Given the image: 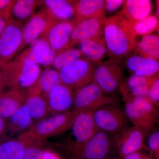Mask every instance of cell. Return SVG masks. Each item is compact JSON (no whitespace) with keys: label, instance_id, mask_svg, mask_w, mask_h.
<instances>
[{"label":"cell","instance_id":"cell-6","mask_svg":"<svg viewBox=\"0 0 159 159\" xmlns=\"http://www.w3.org/2000/svg\"><path fill=\"white\" fill-rule=\"evenodd\" d=\"M95 64L83 57L71 63L58 71L61 83L75 93L93 82Z\"/></svg>","mask_w":159,"mask_h":159},{"label":"cell","instance_id":"cell-19","mask_svg":"<svg viewBox=\"0 0 159 159\" xmlns=\"http://www.w3.org/2000/svg\"><path fill=\"white\" fill-rule=\"evenodd\" d=\"M25 97V93L16 88L3 92L0 96V117H11L24 105Z\"/></svg>","mask_w":159,"mask_h":159},{"label":"cell","instance_id":"cell-44","mask_svg":"<svg viewBox=\"0 0 159 159\" xmlns=\"http://www.w3.org/2000/svg\"><path fill=\"white\" fill-rule=\"evenodd\" d=\"M6 86V84L4 83L0 82V96L2 93L4 89Z\"/></svg>","mask_w":159,"mask_h":159},{"label":"cell","instance_id":"cell-29","mask_svg":"<svg viewBox=\"0 0 159 159\" xmlns=\"http://www.w3.org/2000/svg\"><path fill=\"white\" fill-rule=\"evenodd\" d=\"M38 3V1L33 0L14 1L11 4L10 11L16 19L26 20L33 14Z\"/></svg>","mask_w":159,"mask_h":159},{"label":"cell","instance_id":"cell-38","mask_svg":"<svg viewBox=\"0 0 159 159\" xmlns=\"http://www.w3.org/2000/svg\"><path fill=\"white\" fill-rule=\"evenodd\" d=\"M56 52L51 48L50 49L48 54L41 65L44 67H48L52 65L54 57L56 55Z\"/></svg>","mask_w":159,"mask_h":159},{"label":"cell","instance_id":"cell-3","mask_svg":"<svg viewBox=\"0 0 159 159\" xmlns=\"http://www.w3.org/2000/svg\"><path fill=\"white\" fill-rule=\"evenodd\" d=\"M117 152L115 137L99 130L85 144L68 152L69 159H105Z\"/></svg>","mask_w":159,"mask_h":159},{"label":"cell","instance_id":"cell-24","mask_svg":"<svg viewBox=\"0 0 159 159\" xmlns=\"http://www.w3.org/2000/svg\"><path fill=\"white\" fill-rule=\"evenodd\" d=\"M48 13L61 21L72 20L75 17L74 3L66 0H46L43 1Z\"/></svg>","mask_w":159,"mask_h":159},{"label":"cell","instance_id":"cell-23","mask_svg":"<svg viewBox=\"0 0 159 159\" xmlns=\"http://www.w3.org/2000/svg\"><path fill=\"white\" fill-rule=\"evenodd\" d=\"M31 47L21 56L19 61L25 65L41 64L48 56L50 46L45 39H38L31 43Z\"/></svg>","mask_w":159,"mask_h":159},{"label":"cell","instance_id":"cell-14","mask_svg":"<svg viewBox=\"0 0 159 159\" xmlns=\"http://www.w3.org/2000/svg\"><path fill=\"white\" fill-rule=\"evenodd\" d=\"M105 20L92 18L77 23L71 34L70 48L84 40L102 36L103 34L102 27Z\"/></svg>","mask_w":159,"mask_h":159},{"label":"cell","instance_id":"cell-41","mask_svg":"<svg viewBox=\"0 0 159 159\" xmlns=\"http://www.w3.org/2000/svg\"><path fill=\"white\" fill-rule=\"evenodd\" d=\"M42 159H60L59 156L51 150L44 151Z\"/></svg>","mask_w":159,"mask_h":159},{"label":"cell","instance_id":"cell-15","mask_svg":"<svg viewBox=\"0 0 159 159\" xmlns=\"http://www.w3.org/2000/svg\"><path fill=\"white\" fill-rule=\"evenodd\" d=\"M37 139L28 131L0 143V159H21L27 145Z\"/></svg>","mask_w":159,"mask_h":159},{"label":"cell","instance_id":"cell-40","mask_svg":"<svg viewBox=\"0 0 159 159\" xmlns=\"http://www.w3.org/2000/svg\"><path fill=\"white\" fill-rule=\"evenodd\" d=\"M8 11H9L10 10L8 9L6 11L0 13V34L6 28V25H7L8 19L6 18V16H8V13L10 12H9Z\"/></svg>","mask_w":159,"mask_h":159},{"label":"cell","instance_id":"cell-26","mask_svg":"<svg viewBox=\"0 0 159 159\" xmlns=\"http://www.w3.org/2000/svg\"><path fill=\"white\" fill-rule=\"evenodd\" d=\"M25 104L32 118L33 122L47 118L49 113L45 98L41 94L26 93Z\"/></svg>","mask_w":159,"mask_h":159},{"label":"cell","instance_id":"cell-47","mask_svg":"<svg viewBox=\"0 0 159 159\" xmlns=\"http://www.w3.org/2000/svg\"><path fill=\"white\" fill-rule=\"evenodd\" d=\"M3 11H0V13H1V12H2Z\"/></svg>","mask_w":159,"mask_h":159},{"label":"cell","instance_id":"cell-22","mask_svg":"<svg viewBox=\"0 0 159 159\" xmlns=\"http://www.w3.org/2000/svg\"><path fill=\"white\" fill-rule=\"evenodd\" d=\"M6 120L7 132L11 135L25 133L29 130L34 123L25 104Z\"/></svg>","mask_w":159,"mask_h":159},{"label":"cell","instance_id":"cell-34","mask_svg":"<svg viewBox=\"0 0 159 159\" xmlns=\"http://www.w3.org/2000/svg\"><path fill=\"white\" fill-rule=\"evenodd\" d=\"M148 135L147 149L155 159H159V130H152Z\"/></svg>","mask_w":159,"mask_h":159},{"label":"cell","instance_id":"cell-28","mask_svg":"<svg viewBox=\"0 0 159 159\" xmlns=\"http://www.w3.org/2000/svg\"><path fill=\"white\" fill-rule=\"evenodd\" d=\"M134 50L140 56L158 61L159 37L157 34L145 35L140 42H137Z\"/></svg>","mask_w":159,"mask_h":159},{"label":"cell","instance_id":"cell-35","mask_svg":"<svg viewBox=\"0 0 159 159\" xmlns=\"http://www.w3.org/2000/svg\"><path fill=\"white\" fill-rule=\"evenodd\" d=\"M149 102L157 107L159 102V78H157L151 86L145 97Z\"/></svg>","mask_w":159,"mask_h":159},{"label":"cell","instance_id":"cell-12","mask_svg":"<svg viewBox=\"0 0 159 159\" xmlns=\"http://www.w3.org/2000/svg\"><path fill=\"white\" fill-rule=\"evenodd\" d=\"M70 129L74 141L70 145L68 152L85 144L99 130L95 123L93 112L89 111L76 113Z\"/></svg>","mask_w":159,"mask_h":159},{"label":"cell","instance_id":"cell-4","mask_svg":"<svg viewBox=\"0 0 159 159\" xmlns=\"http://www.w3.org/2000/svg\"><path fill=\"white\" fill-rule=\"evenodd\" d=\"M118 102L116 97L106 93L93 81L75 93L71 110L75 114L82 111L93 113L107 106L118 104Z\"/></svg>","mask_w":159,"mask_h":159},{"label":"cell","instance_id":"cell-25","mask_svg":"<svg viewBox=\"0 0 159 159\" xmlns=\"http://www.w3.org/2000/svg\"><path fill=\"white\" fill-rule=\"evenodd\" d=\"M61 84L58 71L47 69L41 73L35 85L26 93L39 94L42 93L43 95H45Z\"/></svg>","mask_w":159,"mask_h":159},{"label":"cell","instance_id":"cell-42","mask_svg":"<svg viewBox=\"0 0 159 159\" xmlns=\"http://www.w3.org/2000/svg\"><path fill=\"white\" fill-rule=\"evenodd\" d=\"M13 1L9 0H0V11L9 9L11 6Z\"/></svg>","mask_w":159,"mask_h":159},{"label":"cell","instance_id":"cell-16","mask_svg":"<svg viewBox=\"0 0 159 159\" xmlns=\"http://www.w3.org/2000/svg\"><path fill=\"white\" fill-rule=\"evenodd\" d=\"M77 23L89 19L105 20V4L103 0H80L74 3Z\"/></svg>","mask_w":159,"mask_h":159},{"label":"cell","instance_id":"cell-32","mask_svg":"<svg viewBox=\"0 0 159 159\" xmlns=\"http://www.w3.org/2000/svg\"><path fill=\"white\" fill-rule=\"evenodd\" d=\"M159 74L153 77H145L131 75L126 80H124L120 89L121 93H124L131 89L141 87L151 84L157 78Z\"/></svg>","mask_w":159,"mask_h":159},{"label":"cell","instance_id":"cell-20","mask_svg":"<svg viewBox=\"0 0 159 159\" xmlns=\"http://www.w3.org/2000/svg\"><path fill=\"white\" fill-rule=\"evenodd\" d=\"M152 8L151 2L149 0H126L119 13L129 24H132L149 16Z\"/></svg>","mask_w":159,"mask_h":159},{"label":"cell","instance_id":"cell-11","mask_svg":"<svg viewBox=\"0 0 159 159\" xmlns=\"http://www.w3.org/2000/svg\"><path fill=\"white\" fill-rule=\"evenodd\" d=\"M148 136L145 132L136 126L126 127L115 137L117 152L123 159L131 153L144 150L148 151L145 139Z\"/></svg>","mask_w":159,"mask_h":159},{"label":"cell","instance_id":"cell-7","mask_svg":"<svg viewBox=\"0 0 159 159\" xmlns=\"http://www.w3.org/2000/svg\"><path fill=\"white\" fill-rule=\"evenodd\" d=\"M76 114L72 110L51 115L38 122H34L30 132L36 139L45 140L70 129Z\"/></svg>","mask_w":159,"mask_h":159},{"label":"cell","instance_id":"cell-10","mask_svg":"<svg viewBox=\"0 0 159 159\" xmlns=\"http://www.w3.org/2000/svg\"><path fill=\"white\" fill-rule=\"evenodd\" d=\"M23 29L19 21L8 19L6 28L0 34V61L2 66L20 49Z\"/></svg>","mask_w":159,"mask_h":159},{"label":"cell","instance_id":"cell-39","mask_svg":"<svg viewBox=\"0 0 159 159\" xmlns=\"http://www.w3.org/2000/svg\"><path fill=\"white\" fill-rule=\"evenodd\" d=\"M7 132V120L0 117V143L4 141V138Z\"/></svg>","mask_w":159,"mask_h":159},{"label":"cell","instance_id":"cell-18","mask_svg":"<svg viewBox=\"0 0 159 159\" xmlns=\"http://www.w3.org/2000/svg\"><path fill=\"white\" fill-rule=\"evenodd\" d=\"M125 66L132 75L151 77L159 74L158 61L139 55L128 56Z\"/></svg>","mask_w":159,"mask_h":159},{"label":"cell","instance_id":"cell-1","mask_svg":"<svg viewBox=\"0 0 159 159\" xmlns=\"http://www.w3.org/2000/svg\"><path fill=\"white\" fill-rule=\"evenodd\" d=\"M103 31L107 53L111 59L122 61L135 48L137 36L128 21L120 13L106 18Z\"/></svg>","mask_w":159,"mask_h":159},{"label":"cell","instance_id":"cell-45","mask_svg":"<svg viewBox=\"0 0 159 159\" xmlns=\"http://www.w3.org/2000/svg\"><path fill=\"white\" fill-rule=\"evenodd\" d=\"M105 159H122L121 158V157H112L108 158Z\"/></svg>","mask_w":159,"mask_h":159},{"label":"cell","instance_id":"cell-13","mask_svg":"<svg viewBox=\"0 0 159 159\" xmlns=\"http://www.w3.org/2000/svg\"><path fill=\"white\" fill-rule=\"evenodd\" d=\"M74 94L71 89L61 84L43 95L47 102L49 113L56 115L71 110Z\"/></svg>","mask_w":159,"mask_h":159},{"label":"cell","instance_id":"cell-30","mask_svg":"<svg viewBox=\"0 0 159 159\" xmlns=\"http://www.w3.org/2000/svg\"><path fill=\"white\" fill-rule=\"evenodd\" d=\"M79 49L69 48L56 53L52 65L59 71L64 67L77 59L82 58Z\"/></svg>","mask_w":159,"mask_h":159},{"label":"cell","instance_id":"cell-21","mask_svg":"<svg viewBox=\"0 0 159 159\" xmlns=\"http://www.w3.org/2000/svg\"><path fill=\"white\" fill-rule=\"evenodd\" d=\"M79 44L83 58L95 64L99 63L107 53L105 40L102 36L84 40Z\"/></svg>","mask_w":159,"mask_h":159},{"label":"cell","instance_id":"cell-8","mask_svg":"<svg viewBox=\"0 0 159 159\" xmlns=\"http://www.w3.org/2000/svg\"><path fill=\"white\" fill-rule=\"evenodd\" d=\"M97 128L115 136L128 126L129 120L124 109L118 104L107 106L93 113Z\"/></svg>","mask_w":159,"mask_h":159},{"label":"cell","instance_id":"cell-37","mask_svg":"<svg viewBox=\"0 0 159 159\" xmlns=\"http://www.w3.org/2000/svg\"><path fill=\"white\" fill-rule=\"evenodd\" d=\"M122 159H155L151 154L148 155L142 150L139 151L126 156Z\"/></svg>","mask_w":159,"mask_h":159},{"label":"cell","instance_id":"cell-9","mask_svg":"<svg viewBox=\"0 0 159 159\" xmlns=\"http://www.w3.org/2000/svg\"><path fill=\"white\" fill-rule=\"evenodd\" d=\"M76 24L75 20L61 21L51 15L50 21L43 36L48 43L51 48L56 53L70 48L71 34Z\"/></svg>","mask_w":159,"mask_h":159},{"label":"cell","instance_id":"cell-2","mask_svg":"<svg viewBox=\"0 0 159 159\" xmlns=\"http://www.w3.org/2000/svg\"><path fill=\"white\" fill-rule=\"evenodd\" d=\"M122 96L124 111L129 121L148 135L154 130L157 122V107L145 98H132Z\"/></svg>","mask_w":159,"mask_h":159},{"label":"cell","instance_id":"cell-46","mask_svg":"<svg viewBox=\"0 0 159 159\" xmlns=\"http://www.w3.org/2000/svg\"><path fill=\"white\" fill-rule=\"evenodd\" d=\"M0 66H2V62H1V61H0Z\"/></svg>","mask_w":159,"mask_h":159},{"label":"cell","instance_id":"cell-43","mask_svg":"<svg viewBox=\"0 0 159 159\" xmlns=\"http://www.w3.org/2000/svg\"><path fill=\"white\" fill-rule=\"evenodd\" d=\"M0 82H3L5 84V80H4V70H3L2 66H0Z\"/></svg>","mask_w":159,"mask_h":159},{"label":"cell","instance_id":"cell-31","mask_svg":"<svg viewBox=\"0 0 159 159\" xmlns=\"http://www.w3.org/2000/svg\"><path fill=\"white\" fill-rule=\"evenodd\" d=\"M129 24L137 36H143L151 34L158 28L159 20L156 16L150 15L142 20Z\"/></svg>","mask_w":159,"mask_h":159},{"label":"cell","instance_id":"cell-5","mask_svg":"<svg viewBox=\"0 0 159 159\" xmlns=\"http://www.w3.org/2000/svg\"><path fill=\"white\" fill-rule=\"evenodd\" d=\"M123 69L122 61L110 58L99 63L94 71L93 81L106 93L115 96L124 82Z\"/></svg>","mask_w":159,"mask_h":159},{"label":"cell","instance_id":"cell-36","mask_svg":"<svg viewBox=\"0 0 159 159\" xmlns=\"http://www.w3.org/2000/svg\"><path fill=\"white\" fill-rule=\"evenodd\" d=\"M123 0H106L105 1V10L109 12L116 11L124 4Z\"/></svg>","mask_w":159,"mask_h":159},{"label":"cell","instance_id":"cell-17","mask_svg":"<svg viewBox=\"0 0 159 159\" xmlns=\"http://www.w3.org/2000/svg\"><path fill=\"white\" fill-rule=\"evenodd\" d=\"M51 16L48 11L39 12L33 16L23 29V40L20 49L38 39L44 33L50 21Z\"/></svg>","mask_w":159,"mask_h":159},{"label":"cell","instance_id":"cell-33","mask_svg":"<svg viewBox=\"0 0 159 159\" xmlns=\"http://www.w3.org/2000/svg\"><path fill=\"white\" fill-rule=\"evenodd\" d=\"M45 140L37 139L27 145L21 159H42Z\"/></svg>","mask_w":159,"mask_h":159},{"label":"cell","instance_id":"cell-27","mask_svg":"<svg viewBox=\"0 0 159 159\" xmlns=\"http://www.w3.org/2000/svg\"><path fill=\"white\" fill-rule=\"evenodd\" d=\"M41 73L39 65H27L22 63L16 84L13 88H16L26 93L35 85Z\"/></svg>","mask_w":159,"mask_h":159}]
</instances>
